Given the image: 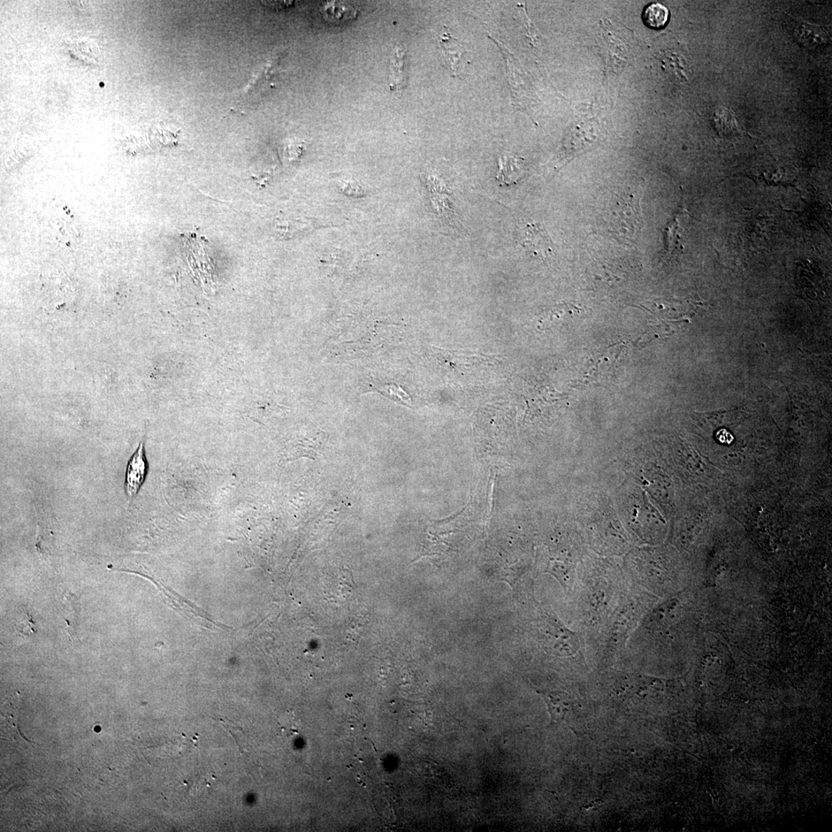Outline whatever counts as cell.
<instances>
[{
	"instance_id": "5",
	"label": "cell",
	"mask_w": 832,
	"mask_h": 832,
	"mask_svg": "<svg viewBox=\"0 0 832 832\" xmlns=\"http://www.w3.org/2000/svg\"><path fill=\"white\" fill-rule=\"evenodd\" d=\"M439 50L444 65L452 72L453 75H459L461 69L460 62L465 52L463 43L451 34L446 33L442 35L439 41Z\"/></svg>"
},
{
	"instance_id": "6",
	"label": "cell",
	"mask_w": 832,
	"mask_h": 832,
	"mask_svg": "<svg viewBox=\"0 0 832 832\" xmlns=\"http://www.w3.org/2000/svg\"><path fill=\"white\" fill-rule=\"evenodd\" d=\"M68 50L73 57L87 64L95 65L101 58L97 44L91 40L78 39L73 41L69 45Z\"/></svg>"
},
{
	"instance_id": "1",
	"label": "cell",
	"mask_w": 832,
	"mask_h": 832,
	"mask_svg": "<svg viewBox=\"0 0 832 832\" xmlns=\"http://www.w3.org/2000/svg\"><path fill=\"white\" fill-rule=\"evenodd\" d=\"M540 644L549 654L559 656L574 655L579 644L574 633L567 629L551 608H540L537 619Z\"/></svg>"
},
{
	"instance_id": "7",
	"label": "cell",
	"mask_w": 832,
	"mask_h": 832,
	"mask_svg": "<svg viewBox=\"0 0 832 832\" xmlns=\"http://www.w3.org/2000/svg\"><path fill=\"white\" fill-rule=\"evenodd\" d=\"M549 712L555 721H562L570 711L572 701L567 693L558 691L544 693Z\"/></svg>"
},
{
	"instance_id": "12",
	"label": "cell",
	"mask_w": 832,
	"mask_h": 832,
	"mask_svg": "<svg viewBox=\"0 0 832 832\" xmlns=\"http://www.w3.org/2000/svg\"><path fill=\"white\" fill-rule=\"evenodd\" d=\"M17 631L22 637H30L35 635L36 629L32 616L26 610H22L15 624Z\"/></svg>"
},
{
	"instance_id": "2",
	"label": "cell",
	"mask_w": 832,
	"mask_h": 832,
	"mask_svg": "<svg viewBox=\"0 0 832 832\" xmlns=\"http://www.w3.org/2000/svg\"><path fill=\"white\" fill-rule=\"evenodd\" d=\"M601 42L606 63L614 72L621 71L630 59L627 43L621 40L619 30L609 26L607 20L602 22Z\"/></svg>"
},
{
	"instance_id": "10",
	"label": "cell",
	"mask_w": 832,
	"mask_h": 832,
	"mask_svg": "<svg viewBox=\"0 0 832 832\" xmlns=\"http://www.w3.org/2000/svg\"><path fill=\"white\" fill-rule=\"evenodd\" d=\"M670 13L667 7L661 3H652L647 6L643 13L644 24L648 27L660 29L668 22Z\"/></svg>"
},
{
	"instance_id": "8",
	"label": "cell",
	"mask_w": 832,
	"mask_h": 832,
	"mask_svg": "<svg viewBox=\"0 0 832 832\" xmlns=\"http://www.w3.org/2000/svg\"><path fill=\"white\" fill-rule=\"evenodd\" d=\"M80 609L78 598L73 593L66 592L63 600V614L67 631L71 637L76 635L78 629Z\"/></svg>"
},
{
	"instance_id": "4",
	"label": "cell",
	"mask_w": 832,
	"mask_h": 832,
	"mask_svg": "<svg viewBox=\"0 0 832 832\" xmlns=\"http://www.w3.org/2000/svg\"><path fill=\"white\" fill-rule=\"evenodd\" d=\"M523 247L531 255L542 260L554 254V243L544 227L531 224L526 227Z\"/></svg>"
},
{
	"instance_id": "9",
	"label": "cell",
	"mask_w": 832,
	"mask_h": 832,
	"mask_svg": "<svg viewBox=\"0 0 832 832\" xmlns=\"http://www.w3.org/2000/svg\"><path fill=\"white\" fill-rule=\"evenodd\" d=\"M500 170L498 180L502 184L509 185L516 182L522 176L523 171L519 160L509 155L499 159Z\"/></svg>"
},
{
	"instance_id": "11",
	"label": "cell",
	"mask_w": 832,
	"mask_h": 832,
	"mask_svg": "<svg viewBox=\"0 0 832 832\" xmlns=\"http://www.w3.org/2000/svg\"><path fill=\"white\" fill-rule=\"evenodd\" d=\"M714 122L717 132L721 135H731L739 131L734 115L726 108L717 111Z\"/></svg>"
},
{
	"instance_id": "3",
	"label": "cell",
	"mask_w": 832,
	"mask_h": 832,
	"mask_svg": "<svg viewBox=\"0 0 832 832\" xmlns=\"http://www.w3.org/2000/svg\"><path fill=\"white\" fill-rule=\"evenodd\" d=\"M144 446L143 437L127 464L125 488L129 499L135 498L147 477L148 463L145 456Z\"/></svg>"
}]
</instances>
